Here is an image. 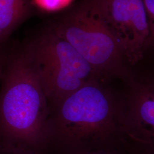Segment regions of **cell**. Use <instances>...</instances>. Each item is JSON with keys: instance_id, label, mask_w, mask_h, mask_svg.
Instances as JSON below:
<instances>
[{"instance_id": "cell-1", "label": "cell", "mask_w": 154, "mask_h": 154, "mask_svg": "<svg viewBox=\"0 0 154 154\" xmlns=\"http://www.w3.org/2000/svg\"><path fill=\"white\" fill-rule=\"evenodd\" d=\"M0 80V139L18 154L41 153L49 105L26 46L6 51Z\"/></svg>"}, {"instance_id": "cell-2", "label": "cell", "mask_w": 154, "mask_h": 154, "mask_svg": "<svg viewBox=\"0 0 154 154\" xmlns=\"http://www.w3.org/2000/svg\"><path fill=\"white\" fill-rule=\"evenodd\" d=\"M108 82L94 79L50 106L48 146L83 154L119 140L121 92Z\"/></svg>"}, {"instance_id": "cell-3", "label": "cell", "mask_w": 154, "mask_h": 154, "mask_svg": "<svg viewBox=\"0 0 154 154\" xmlns=\"http://www.w3.org/2000/svg\"><path fill=\"white\" fill-rule=\"evenodd\" d=\"M53 29L72 45L100 79L118 78L124 82L134 72L96 0H83Z\"/></svg>"}, {"instance_id": "cell-4", "label": "cell", "mask_w": 154, "mask_h": 154, "mask_svg": "<svg viewBox=\"0 0 154 154\" xmlns=\"http://www.w3.org/2000/svg\"><path fill=\"white\" fill-rule=\"evenodd\" d=\"M25 46L49 107L89 81L100 79L82 56L53 29Z\"/></svg>"}, {"instance_id": "cell-5", "label": "cell", "mask_w": 154, "mask_h": 154, "mask_svg": "<svg viewBox=\"0 0 154 154\" xmlns=\"http://www.w3.org/2000/svg\"><path fill=\"white\" fill-rule=\"evenodd\" d=\"M123 82L119 139L137 154H154V77L134 70Z\"/></svg>"}, {"instance_id": "cell-6", "label": "cell", "mask_w": 154, "mask_h": 154, "mask_svg": "<svg viewBox=\"0 0 154 154\" xmlns=\"http://www.w3.org/2000/svg\"><path fill=\"white\" fill-rule=\"evenodd\" d=\"M105 22L116 36L130 66L144 58L149 34L143 0H96Z\"/></svg>"}, {"instance_id": "cell-7", "label": "cell", "mask_w": 154, "mask_h": 154, "mask_svg": "<svg viewBox=\"0 0 154 154\" xmlns=\"http://www.w3.org/2000/svg\"><path fill=\"white\" fill-rule=\"evenodd\" d=\"M30 0H0V48L11 34L30 16Z\"/></svg>"}, {"instance_id": "cell-8", "label": "cell", "mask_w": 154, "mask_h": 154, "mask_svg": "<svg viewBox=\"0 0 154 154\" xmlns=\"http://www.w3.org/2000/svg\"><path fill=\"white\" fill-rule=\"evenodd\" d=\"M149 21V34L144 48L145 54L154 51V0H143Z\"/></svg>"}, {"instance_id": "cell-9", "label": "cell", "mask_w": 154, "mask_h": 154, "mask_svg": "<svg viewBox=\"0 0 154 154\" xmlns=\"http://www.w3.org/2000/svg\"><path fill=\"white\" fill-rule=\"evenodd\" d=\"M83 154H134L122 143L118 141L116 143L98 149L88 151Z\"/></svg>"}, {"instance_id": "cell-10", "label": "cell", "mask_w": 154, "mask_h": 154, "mask_svg": "<svg viewBox=\"0 0 154 154\" xmlns=\"http://www.w3.org/2000/svg\"><path fill=\"white\" fill-rule=\"evenodd\" d=\"M34 1L41 8L53 11L65 7L71 2L72 0H34Z\"/></svg>"}, {"instance_id": "cell-11", "label": "cell", "mask_w": 154, "mask_h": 154, "mask_svg": "<svg viewBox=\"0 0 154 154\" xmlns=\"http://www.w3.org/2000/svg\"><path fill=\"white\" fill-rule=\"evenodd\" d=\"M6 50H4V47L0 48V78L2 74L3 67L4 65L5 59Z\"/></svg>"}, {"instance_id": "cell-12", "label": "cell", "mask_w": 154, "mask_h": 154, "mask_svg": "<svg viewBox=\"0 0 154 154\" xmlns=\"http://www.w3.org/2000/svg\"><path fill=\"white\" fill-rule=\"evenodd\" d=\"M149 72V73H150V74H151V75L154 77V70L153 71H152V72Z\"/></svg>"}]
</instances>
